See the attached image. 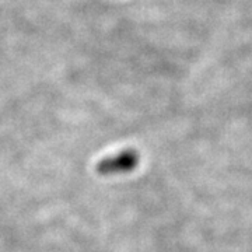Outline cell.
I'll return each mask as SVG.
<instances>
[{"mask_svg": "<svg viewBox=\"0 0 252 252\" xmlns=\"http://www.w3.org/2000/svg\"><path fill=\"white\" fill-rule=\"evenodd\" d=\"M140 162V156L136 150H125L121 153L107 157L97 164V172L101 175H117L126 174L135 170Z\"/></svg>", "mask_w": 252, "mask_h": 252, "instance_id": "obj_1", "label": "cell"}]
</instances>
